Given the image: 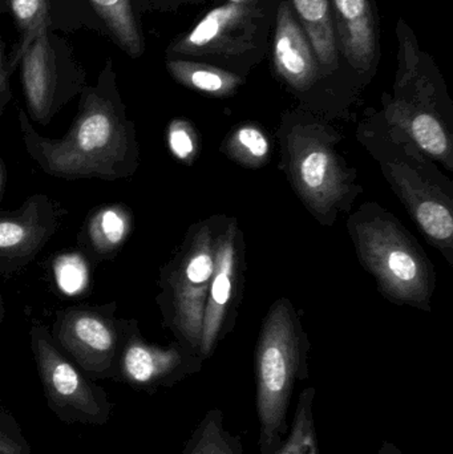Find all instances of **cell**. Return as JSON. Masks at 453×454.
I'll list each match as a JSON object with an SVG mask.
<instances>
[{
  "instance_id": "obj_1",
  "label": "cell",
  "mask_w": 453,
  "mask_h": 454,
  "mask_svg": "<svg viewBox=\"0 0 453 454\" xmlns=\"http://www.w3.org/2000/svg\"><path fill=\"white\" fill-rule=\"evenodd\" d=\"M20 124L27 151L56 177L113 180L127 176L136 164L137 151L129 121L119 103L100 90H84L79 114L63 138L37 135L23 112Z\"/></svg>"
},
{
  "instance_id": "obj_2",
  "label": "cell",
  "mask_w": 453,
  "mask_h": 454,
  "mask_svg": "<svg viewBox=\"0 0 453 454\" xmlns=\"http://www.w3.org/2000/svg\"><path fill=\"white\" fill-rule=\"evenodd\" d=\"M359 138L378 160L386 180L431 245L453 258L452 184L402 133L374 114L359 128Z\"/></svg>"
},
{
  "instance_id": "obj_3",
  "label": "cell",
  "mask_w": 453,
  "mask_h": 454,
  "mask_svg": "<svg viewBox=\"0 0 453 454\" xmlns=\"http://www.w3.org/2000/svg\"><path fill=\"white\" fill-rule=\"evenodd\" d=\"M278 137L282 167L295 193L322 225L332 226L362 193L356 170L338 153L337 133L309 109H297L282 117Z\"/></svg>"
},
{
  "instance_id": "obj_4",
  "label": "cell",
  "mask_w": 453,
  "mask_h": 454,
  "mask_svg": "<svg viewBox=\"0 0 453 454\" xmlns=\"http://www.w3.org/2000/svg\"><path fill=\"white\" fill-rule=\"evenodd\" d=\"M359 261L391 303L431 311L433 264L414 235L380 205L367 202L348 221Z\"/></svg>"
},
{
  "instance_id": "obj_5",
  "label": "cell",
  "mask_w": 453,
  "mask_h": 454,
  "mask_svg": "<svg viewBox=\"0 0 453 454\" xmlns=\"http://www.w3.org/2000/svg\"><path fill=\"white\" fill-rule=\"evenodd\" d=\"M308 335L289 299L277 301L263 319L255 347V386L261 454H273L289 434L287 413L298 381L309 378Z\"/></svg>"
},
{
  "instance_id": "obj_6",
  "label": "cell",
  "mask_w": 453,
  "mask_h": 454,
  "mask_svg": "<svg viewBox=\"0 0 453 454\" xmlns=\"http://www.w3.org/2000/svg\"><path fill=\"white\" fill-rule=\"evenodd\" d=\"M276 0L223 2L167 48V59L201 61L247 79L268 56Z\"/></svg>"
},
{
  "instance_id": "obj_7",
  "label": "cell",
  "mask_w": 453,
  "mask_h": 454,
  "mask_svg": "<svg viewBox=\"0 0 453 454\" xmlns=\"http://www.w3.org/2000/svg\"><path fill=\"white\" fill-rule=\"evenodd\" d=\"M218 225L215 215L191 227L164 278L169 327L178 344L199 356Z\"/></svg>"
},
{
  "instance_id": "obj_8",
  "label": "cell",
  "mask_w": 453,
  "mask_h": 454,
  "mask_svg": "<svg viewBox=\"0 0 453 454\" xmlns=\"http://www.w3.org/2000/svg\"><path fill=\"white\" fill-rule=\"evenodd\" d=\"M31 343L51 412L68 426H106L113 411L108 392L66 356L42 327L32 328Z\"/></svg>"
},
{
  "instance_id": "obj_9",
  "label": "cell",
  "mask_w": 453,
  "mask_h": 454,
  "mask_svg": "<svg viewBox=\"0 0 453 454\" xmlns=\"http://www.w3.org/2000/svg\"><path fill=\"white\" fill-rule=\"evenodd\" d=\"M245 246L236 218L220 217L215 237V267L207 291L202 322L199 357L209 359L217 344L231 330L233 314L241 295Z\"/></svg>"
},
{
  "instance_id": "obj_10",
  "label": "cell",
  "mask_w": 453,
  "mask_h": 454,
  "mask_svg": "<svg viewBox=\"0 0 453 454\" xmlns=\"http://www.w3.org/2000/svg\"><path fill=\"white\" fill-rule=\"evenodd\" d=\"M340 61L354 90L366 87L382 58L377 0H332Z\"/></svg>"
},
{
  "instance_id": "obj_11",
  "label": "cell",
  "mask_w": 453,
  "mask_h": 454,
  "mask_svg": "<svg viewBox=\"0 0 453 454\" xmlns=\"http://www.w3.org/2000/svg\"><path fill=\"white\" fill-rule=\"evenodd\" d=\"M268 55L276 76L303 101L329 95L313 45L289 0H276Z\"/></svg>"
},
{
  "instance_id": "obj_12",
  "label": "cell",
  "mask_w": 453,
  "mask_h": 454,
  "mask_svg": "<svg viewBox=\"0 0 453 454\" xmlns=\"http://www.w3.org/2000/svg\"><path fill=\"white\" fill-rule=\"evenodd\" d=\"M202 363L204 360L199 355L191 354L178 343L154 346L133 335L120 352L119 378L138 391L154 394L199 372Z\"/></svg>"
},
{
  "instance_id": "obj_13",
  "label": "cell",
  "mask_w": 453,
  "mask_h": 454,
  "mask_svg": "<svg viewBox=\"0 0 453 454\" xmlns=\"http://www.w3.org/2000/svg\"><path fill=\"white\" fill-rule=\"evenodd\" d=\"M56 340L90 379L119 378V335L98 315L69 312L56 327Z\"/></svg>"
},
{
  "instance_id": "obj_14",
  "label": "cell",
  "mask_w": 453,
  "mask_h": 454,
  "mask_svg": "<svg viewBox=\"0 0 453 454\" xmlns=\"http://www.w3.org/2000/svg\"><path fill=\"white\" fill-rule=\"evenodd\" d=\"M318 59L329 95L355 92L346 77L332 23V0H289Z\"/></svg>"
},
{
  "instance_id": "obj_15",
  "label": "cell",
  "mask_w": 453,
  "mask_h": 454,
  "mask_svg": "<svg viewBox=\"0 0 453 454\" xmlns=\"http://www.w3.org/2000/svg\"><path fill=\"white\" fill-rule=\"evenodd\" d=\"M47 24L40 27L21 56V82L32 116L47 122L55 111L58 63L51 47Z\"/></svg>"
},
{
  "instance_id": "obj_16",
  "label": "cell",
  "mask_w": 453,
  "mask_h": 454,
  "mask_svg": "<svg viewBox=\"0 0 453 454\" xmlns=\"http://www.w3.org/2000/svg\"><path fill=\"white\" fill-rule=\"evenodd\" d=\"M167 69L176 82L209 98H231L246 82L245 77L201 61L167 59Z\"/></svg>"
},
{
  "instance_id": "obj_17",
  "label": "cell",
  "mask_w": 453,
  "mask_h": 454,
  "mask_svg": "<svg viewBox=\"0 0 453 454\" xmlns=\"http://www.w3.org/2000/svg\"><path fill=\"white\" fill-rule=\"evenodd\" d=\"M120 47L138 58L145 50L143 32L133 11L132 0H90Z\"/></svg>"
},
{
  "instance_id": "obj_18",
  "label": "cell",
  "mask_w": 453,
  "mask_h": 454,
  "mask_svg": "<svg viewBox=\"0 0 453 454\" xmlns=\"http://www.w3.org/2000/svg\"><path fill=\"white\" fill-rule=\"evenodd\" d=\"M180 454H244L241 436L230 434L218 408L207 411Z\"/></svg>"
},
{
  "instance_id": "obj_19",
  "label": "cell",
  "mask_w": 453,
  "mask_h": 454,
  "mask_svg": "<svg viewBox=\"0 0 453 454\" xmlns=\"http://www.w3.org/2000/svg\"><path fill=\"white\" fill-rule=\"evenodd\" d=\"M221 149L231 161L249 169L265 167L271 154L270 140L255 124L237 127L229 133Z\"/></svg>"
},
{
  "instance_id": "obj_20",
  "label": "cell",
  "mask_w": 453,
  "mask_h": 454,
  "mask_svg": "<svg viewBox=\"0 0 453 454\" xmlns=\"http://www.w3.org/2000/svg\"><path fill=\"white\" fill-rule=\"evenodd\" d=\"M314 387H309L301 392L292 428L273 454H321L314 419Z\"/></svg>"
},
{
  "instance_id": "obj_21",
  "label": "cell",
  "mask_w": 453,
  "mask_h": 454,
  "mask_svg": "<svg viewBox=\"0 0 453 454\" xmlns=\"http://www.w3.org/2000/svg\"><path fill=\"white\" fill-rule=\"evenodd\" d=\"M130 218L127 210L120 207L101 209L90 223V237L96 250H114L129 234Z\"/></svg>"
},
{
  "instance_id": "obj_22",
  "label": "cell",
  "mask_w": 453,
  "mask_h": 454,
  "mask_svg": "<svg viewBox=\"0 0 453 454\" xmlns=\"http://www.w3.org/2000/svg\"><path fill=\"white\" fill-rule=\"evenodd\" d=\"M39 237V229L23 218L0 220V253L21 254L31 248Z\"/></svg>"
},
{
  "instance_id": "obj_23",
  "label": "cell",
  "mask_w": 453,
  "mask_h": 454,
  "mask_svg": "<svg viewBox=\"0 0 453 454\" xmlns=\"http://www.w3.org/2000/svg\"><path fill=\"white\" fill-rule=\"evenodd\" d=\"M12 13L24 39L32 40L40 27L47 24V0H3Z\"/></svg>"
},
{
  "instance_id": "obj_24",
  "label": "cell",
  "mask_w": 453,
  "mask_h": 454,
  "mask_svg": "<svg viewBox=\"0 0 453 454\" xmlns=\"http://www.w3.org/2000/svg\"><path fill=\"white\" fill-rule=\"evenodd\" d=\"M55 278L59 288L66 295H76L88 285V267L82 256L69 254L55 263Z\"/></svg>"
},
{
  "instance_id": "obj_25",
  "label": "cell",
  "mask_w": 453,
  "mask_h": 454,
  "mask_svg": "<svg viewBox=\"0 0 453 454\" xmlns=\"http://www.w3.org/2000/svg\"><path fill=\"white\" fill-rule=\"evenodd\" d=\"M168 145L176 159L191 165L199 153V135L191 122L173 120L168 128Z\"/></svg>"
},
{
  "instance_id": "obj_26",
  "label": "cell",
  "mask_w": 453,
  "mask_h": 454,
  "mask_svg": "<svg viewBox=\"0 0 453 454\" xmlns=\"http://www.w3.org/2000/svg\"><path fill=\"white\" fill-rule=\"evenodd\" d=\"M0 454H32L31 444L20 424L3 407H0Z\"/></svg>"
},
{
  "instance_id": "obj_27",
  "label": "cell",
  "mask_w": 453,
  "mask_h": 454,
  "mask_svg": "<svg viewBox=\"0 0 453 454\" xmlns=\"http://www.w3.org/2000/svg\"><path fill=\"white\" fill-rule=\"evenodd\" d=\"M29 44H31V43L23 40V42L19 44V47L16 48L7 66L3 67L2 74H0V111H2V106H4L5 101H7L8 96H10V90H8V77H10L11 72L15 68L16 63L21 60V56H23L24 51L27 50Z\"/></svg>"
},
{
  "instance_id": "obj_28",
  "label": "cell",
  "mask_w": 453,
  "mask_h": 454,
  "mask_svg": "<svg viewBox=\"0 0 453 454\" xmlns=\"http://www.w3.org/2000/svg\"><path fill=\"white\" fill-rule=\"evenodd\" d=\"M152 7L162 11H176L183 5L207 4L209 0H148Z\"/></svg>"
},
{
  "instance_id": "obj_29",
  "label": "cell",
  "mask_w": 453,
  "mask_h": 454,
  "mask_svg": "<svg viewBox=\"0 0 453 454\" xmlns=\"http://www.w3.org/2000/svg\"><path fill=\"white\" fill-rule=\"evenodd\" d=\"M378 454H403L402 450L393 442H383Z\"/></svg>"
},
{
  "instance_id": "obj_30",
  "label": "cell",
  "mask_w": 453,
  "mask_h": 454,
  "mask_svg": "<svg viewBox=\"0 0 453 454\" xmlns=\"http://www.w3.org/2000/svg\"><path fill=\"white\" fill-rule=\"evenodd\" d=\"M2 58H3V48H2V43H0V74H2V69H3V60H2Z\"/></svg>"
},
{
  "instance_id": "obj_31",
  "label": "cell",
  "mask_w": 453,
  "mask_h": 454,
  "mask_svg": "<svg viewBox=\"0 0 453 454\" xmlns=\"http://www.w3.org/2000/svg\"><path fill=\"white\" fill-rule=\"evenodd\" d=\"M2 185H3V168H2V164H0V191H2Z\"/></svg>"
},
{
  "instance_id": "obj_32",
  "label": "cell",
  "mask_w": 453,
  "mask_h": 454,
  "mask_svg": "<svg viewBox=\"0 0 453 454\" xmlns=\"http://www.w3.org/2000/svg\"><path fill=\"white\" fill-rule=\"evenodd\" d=\"M226 2H231V3H245V2H250V0H226Z\"/></svg>"
},
{
  "instance_id": "obj_33",
  "label": "cell",
  "mask_w": 453,
  "mask_h": 454,
  "mask_svg": "<svg viewBox=\"0 0 453 454\" xmlns=\"http://www.w3.org/2000/svg\"><path fill=\"white\" fill-rule=\"evenodd\" d=\"M0 319H2V309H0Z\"/></svg>"
}]
</instances>
